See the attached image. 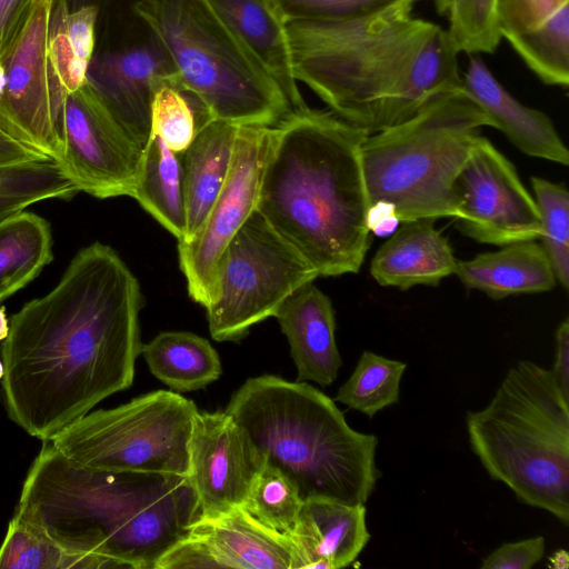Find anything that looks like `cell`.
I'll return each instance as SVG.
<instances>
[{
    "label": "cell",
    "mask_w": 569,
    "mask_h": 569,
    "mask_svg": "<svg viewBox=\"0 0 569 569\" xmlns=\"http://www.w3.org/2000/svg\"><path fill=\"white\" fill-rule=\"evenodd\" d=\"M239 126L213 120L181 152L186 207V237L191 239L204 222L221 191L232 162Z\"/></svg>",
    "instance_id": "cell-25"
},
{
    "label": "cell",
    "mask_w": 569,
    "mask_h": 569,
    "mask_svg": "<svg viewBox=\"0 0 569 569\" xmlns=\"http://www.w3.org/2000/svg\"><path fill=\"white\" fill-rule=\"evenodd\" d=\"M302 501L296 486L281 471L262 463L242 507L263 525L290 533Z\"/></svg>",
    "instance_id": "cell-36"
},
{
    "label": "cell",
    "mask_w": 569,
    "mask_h": 569,
    "mask_svg": "<svg viewBox=\"0 0 569 569\" xmlns=\"http://www.w3.org/2000/svg\"><path fill=\"white\" fill-rule=\"evenodd\" d=\"M436 4L448 19L447 31L459 53L496 51L502 39L498 27V0H436Z\"/></svg>",
    "instance_id": "cell-35"
},
{
    "label": "cell",
    "mask_w": 569,
    "mask_h": 569,
    "mask_svg": "<svg viewBox=\"0 0 569 569\" xmlns=\"http://www.w3.org/2000/svg\"><path fill=\"white\" fill-rule=\"evenodd\" d=\"M287 337L297 381L321 387L335 382L342 366L331 300L313 282L289 296L273 316Z\"/></svg>",
    "instance_id": "cell-19"
},
{
    "label": "cell",
    "mask_w": 569,
    "mask_h": 569,
    "mask_svg": "<svg viewBox=\"0 0 569 569\" xmlns=\"http://www.w3.org/2000/svg\"><path fill=\"white\" fill-rule=\"evenodd\" d=\"M56 162L96 198L133 197L142 150L87 81L66 96L58 119Z\"/></svg>",
    "instance_id": "cell-12"
},
{
    "label": "cell",
    "mask_w": 569,
    "mask_h": 569,
    "mask_svg": "<svg viewBox=\"0 0 569 569\" xmlns=\"http://www.w3.org/2000/svg\"><path fill=\"white\" fill-rule=\"evenodd\" d=\"M366 513L365 505L323 497L303 500L288 533L302 568L340 569L351 565L370 539Z\"/></svg>",
    "instance_id": "cell-21"
},
{
    "label": "cell",
    "mask_w": 569,
    "mask_h": 569,
    "mask_svg": "<svg viewBox=\"0 0 569 569\" xmlns=\"http://www.w3.org/2000/svg\"><path fill=\"white\" fill-rule=\"evenodd\" d=\"M368 136L309 107L272 127L256 210L319 276L357 273L368 252Z\"/></svg>",
    "instance_id": "cell-4"
},
{
    "label": "cell",
    "mask_w": 569,
    "mask_h": 569,
    "mask_svg": "<svg viewBox=\"0 0 569 569\" xmlns=\"http://www.w3.org/2000/svg\"><path fill=\"white\" fill-rule=\"evenodd\" d=\"M546 540L537 536L519 541L506 542L490 552L481 569H530L543 557Z\"/></svg>",
    "instance_id": "cell-38"
},
{
    "label": "cell",
    "mask_w": 569,
    "mask_h": 569,
    "mask_svg": "<svg viewBox=\"0 0 569 569\" xmlns=\"http://www.w3.org/2000/svg\"><path fill=\"white\" fill-rule=\"evenodd\" d=\"M193 568L302 569V563L288 533L263 525L241 506L199 515L154 566Z\"/></svg>",
    "instance_id": "cell-15"
},
{
    "label": "cell",
    "mask_w": 569,
    "mask_h": 569,
    "mask_svg": "<svg viewBox=\"0 0 569 569\" xmlns=\"http://www.w3.org/2000/svg\"><path fill=\"white\" fill-rule=\"evenodd\" d=\"M150 372L172 391L188 392L218 380L222 366L211 343L188 331H164L142 346Z\"/></svg>",
    "instance_id": "cell-26"
},
{
    "label": "cell",
    "mask_w": 569,
    "mask_h": 569,
    "mask_svg": "<svg viewBox=\"0 0 569 569\" xmlns=\"http://www.w3.org/2000/svg\"><path fill=\"white\" fill-rule=\"evenodd\" d=\"M462 91L523 153L569 164V153L552 121L543 112L517 100L479 57L469 59L462 76Z\"/></svg>",
    "instance_id": "cell-20"
},
{
    "label": "cell",
    "mask_w": 569,
    "mask_h": 569,
    "mask_svg": "<svg viewBox=\"0 0 569 569\" xmlns=\"http://www.w3.org/2000/svg\"><path fill=\"white\" fill-rule=\"evenodd\" d=\"M407 365L363 351L335 400L369 418L399 401L400 382Z\"/></svg>",
    "instance_id": "cell-33"
},
{
    "label": "cell",
    "mask_w": 569,
    "mask_h": 569,
    "mask_svg": "<svg viewBox=\"0 0 569 569\" xmlns=\"http://www.w3.org/2000/svg\"><path fill=\"white\" fill-rule=\"evenodd\" d=\"M174 73L169 57L150 39L140 44L94 54L87 81L129 137L143 149L151 133L153 87L160 78Z\"/></svg>",
    "instance_id": "cell-17"
},
{
    "label": "cell",
    "mask_w": 569,
    "mask_h": 569,
    "mask_svg": "<svg viewBox=\"0 0 569 569\" xmlns=\"http://www.w3.org/2000/svg\"><path fill=\"white\" fill-rule=\"evenodd\" d=\"M52 2L36 0L23 28L0 58V128L56 161L58 119L67 93L48 54Z\"/></svg>",
    "instance_id": "cell-11"
},
{
    "label": "cell",
    "mask_w": 569,
    "mask_h": 569,
    "mask_svg": "<svg viewBox=\"0 0 569 569\" xmlns=\"http://www.w3.org/2000/svg\"><path fill=\"white\" fill-rule=\"evenodd\" d=\"M3 375H4V366H3V362H2V360L0 358V380L2 379Z\"/></svg>",
    "instance_id": "cell-45"
},
{
    "label": "cell",
    "mask_w": 569,
    "mask_h": 569,
    "mask_svg": "<svg viewBox=\"0 0 569 569\" xmlns=\"http://www.w3.org/2000/svg\"><path fill=\"white\" fill-rule=\"evenodd\" d=\"M295 77L342 120L371 134L462 89L448 31L398 12L287 23Z\"/></svg>",
    "instance_id": "cell-2"
},
{
    "label": "cell",
    "mask_w": 569,
    "mask_h": 569,
    "mask_svg": "<svg viewBox=\"0 0 569 569\" xmlns=\"http://www.w3.org/2000/svg\"><path fill=\"white\" fill-rule=\"evenodd\" d=\"M455 192L457 229L477 242L505 246L539 239L540 216L513 164L479 136L461 168Z\"/></svg>",
    "instance_id": "cell-13"
},
{
    "label": "cell",
    "mask_w": 569,
    "mask_h": 569,
    "mask_svg": "<svg viewBox=\"0 0 569 569\" xmlns=\"http://www.w3.org/2000/svg\"><path fill=\"white\" fill-rule=\"evenodd\" d=\"M139 281L109 246L94 242L71 260L47 295L9 321L1 341V392L9 418L50 441L133 382L141 355Z\"/></svg>",
    "instance_id": "cell-1"
},
{
    "label": "cell",
    "mask_w": 569,
    "mask_h": 569,
    "mask_svg": "<svg viewBox=\"0 0 569 569\" xmlns=\"http://www.w3.org/2000/svg\"><path fill=\"white\" fill-rule=\"evenodd\" d=\"M98 8L86 4L70 9L69 0H53L48 37L51 68L68 94L87 82L94 56Z\"/></svg>",
    "instance_id": "cell-28"
},
{
    "label": "cell",
    "mask_w": 569,
    "mask_h": 569,
    "mask_svg": "<svg viewBox=\"0 0 569 569\" xmlns=\"http://www.w3.org/2000/svg\"><path fill=\"white\" fill-rule=\"evenodd\" d=\"M178 241L186 237L181 153L150 134L138 166L133 197Z\"/></svg>",
    "instance_id": "cell-27"
},
{
    "label": "cell",
    "mask_w": 569,
    "mask_h": 569,
    "mask_svg": "<svg viewBox=\"0 0 569 569\" xmlns=\"http://www.w3.org/2000/svg\"><path fill=\"white\" fill-rule=\"evenodd\" d=\"M551 373L562 395L569 399V320L567 318L556 331V352Z\"/></svg>",
    "instance_id": "cell-41"
},
{
    "label": "cell",
    "mask_w": 569,
    "mask_h": 569,
    "mask_svg": "<svg viewBox=\"0 0 569 569\" xmlns=\"http://www.w3.org/2000/svg\"><path fill=\"white\" fill-rule=\"evenodd\" d=\"M176 74L160 78L153 87L150 134L159 137L170 150L181 153L213 120L201 101L178 84Z\"/></svg>",
    "instance_id": "cell-30"
},
{
    "label": "cell",
    "mask_w": 569,
    "mask_h": 569,
    "mask_svg": "<svg viewBox=\"0 0 569 569\" xmlns=\"http://www.w3.org/2000/svg\"><path fill=\"white\" fill-rule=\"evenodd\" d=\"M188 455V478L200 516H214L243 506L263 463L244 431L226 411L198 410Z\"/></svg>",
    "instance_id": "cell-16"
},
{
    "label": "cell",
    "mask_w": 569,
    "mask_h": 569,
    "mask_svg": "<svg viewBox=\"0 0 569 569\" xmlns=\"http://www.w3.org/2000/svg\"><path fill=\"white\" fill-rule=\"evenodd\" d=\"M498 27L546 84H569V0H498Z\"/></svg>",
    "instance_id": "cell-18"
},
{
    "label": "cell",
    "mask_w": 569,
    "mask_h": 569,
    "mask_svg": "<svg viewBox=\"0 0 569 569\" xmlns=\"http://www.w3.org/2000/svg\"><path fill=\"white\" fill-rule=\"evenodd\" d=\"M488 126L489 118L461 89L369 134L361 148V162L370 203H393L401 222L456 220V179L481 128Z\"/></svg>",
    "instance_id": "cell-8"
},
{
    "label": "cell",
    "mask_w": 569,
    "mask_h": 569,
    "mask_svg": "<svg viewBox=\"0 0 569 569\" xmlns=\"http://www.w3.org/2000/svg\"><path fill=\"white\" fill-rule=\"evenodd\" d=\"M263 463L281 471L302 500L366 505L381 476L378 438L352 429L333 399L308 382L263 375L246 380L224 410Z\"/></svg>",
    "instance_id": "cell-5"
},
{
    "label": "cell",
    "mask_w": 569,
    "mask_h": 569,
    "mask_svg": "<svg viewBox=\"0 0 569 569\" xmlns=\"http://www.w3.org/2000/svg\"><path fill=\"white\" fill-rule=\"evenodd\" d=\"M272 127L239 126L226 182L198 232L178 241L179 266L189 297L203 308L210 300L226 247L256 211Z\"/></svg>",
    "instance_id": "cell-14"
},
{
    "label": "cell",
    "mask_w": 569,
    "mask_h": 569,
    "mask_svg": "<svg viewBox=\"0 0 569 569\" xmlns=\"http://www.w3.org/2000/svg\"><path fill=\"white\" fill-rule=\"evenodd\" d=\"M34 2L36 0H0V58L23 28Z\"/></svg>",
    "instance_id": "cell-39"
},
{
    "label": "cell",
    "mask_w": 569,
    "mask_h": 569,
    "mask_svg": "<svg viewBox=\"0 0 569 569\" xmlns=\"http://www.w3.org/2000/svg\"><path fill=\"white\" fill-rule=\"evenodd\" d=\"M41 152L24 146L0 128V167L48 159Z\"/></svg>",
    "instance_id": "cell-42"
},
{
    "label": "cell",
    "mask_w": 569,
    "mask_h": 569,
    "mask_svg": "<svg viewBox=\"0 0 569 569\" xmlns=\"http://www.w3.org/2000/svg\"><path fill=\"white\" fill-rule=\"evenodd\" d=\"M198 408L179 392L156 390L88 412L50 440L73 463L99 470L188 476Z\"/></svg>",
    "instance_id": "cell-9"
},
{
    "label": "cell",
    "mask_w": 569,
    "mask_h": 569,
    "mask_svg": "<svg viewBox=\"0 0 569 569\" xmlns=\"http://www.w3.org/2000/svg\"><path fill=\"white\" fill-rule=\"evenodd\" d=\"M400 223L393 203L378 200L369 204L366 213V226L369 232L379 238H387L397 231Z\"/></svg>",
    "instance_id": "cell-40"
},
{
    "label": "cell",
    "mask_w": 569,
    "mask_h": 569,
    "mask_svg": "<svg viewBox=\"0 0 569 569\" xmlns=\"http://www.w3.org/2000/svg\"><path fill=\"white\" fill-rule=\"evenodd\" d=\"M401 223L371 261L370 274L380 286L400 290L436 287L455 273L458 260L448 240L433 227L435 220Z\"/></svg>",
    "instance_id": "cell-22"
},
{
    "label": "cell",
    "mask_w": 569,
    "mask_h": 569,
    "mask_svg": "<svg viewBox=\"0 0 569 569\" xmlns=\"http://www.w3.org/2000/svg\"><path fill=\"white\" fill-rule=\"evenodd\" d=\"M114 569L102 558L71 552L18 516L8 525L0 546V569Z\"/></svg>",
    "instance_id": "cell-31"
},
{
    "label": "cell",
    "mask_w": 569,
    "mask_h": 569,
    "mask_svg": "<svg viewBox=\"0 0 569 569\" xmlns=\"http://www.w3.org/2000/svg\"><path fill=\"white\" fill-rule=\"evenodd\" d=\"M317 270L256 210L237 231L219 260L204 307L216 341H240L250 328L273 317Z\"/></svg>",
    "instance_id": "cell-10"
},
{
    "label": "cell",
    "mask_w": 569,
    "mask_h": 569,
    "mask_svg": "<svg viewBox=\"0 0 569 569\" xmlns=\"http://www.w3.org/2000/svg\"><path fill=\"white\" fill-rule=\"evenodd\" d=\"M282 20L353 21L411 12L419 0H272Z\"/></svg>",
    "instance_id": "cell-37"
},
{
    "label": "cell",
    "mask_w": 569,
    "mask_h": 569,
    "mask_svg": "<svg viewBox=\"0 0 569 569\" xmlns=\"http://www.w3.org/2000/svg\"><path fill=\"white\" fill-rule=\"evenodd\" d=\"M9 333V320L4 313V309L0 307V341H3Z\"/></svg>",
    "instance_id": "cell-44"
},
{
    "label": "cell",
    "mask_w": 569,
    "mask_h": 569,
    "mask_svg": "<svg viewBox=\"0 0 569 569\" xmlns=\"http://www.w3.org/2000/svg\"><path fill=\"white\" fill-rule=\"evenodd\" d=\"M466 429L487 473L516 498L569 523V399L551 373L521 360L490 402L468 411Z\"/></svg>",
    "instance_id": "cell-6"
},
{
    "label": "cell",
    "mask_w": 569,
    "mask_h": 569,
    "mask_svg": "<svg viewBox=\"0 0 569 569\" xmlns=\"http://www.w3.org/2000/svg\"><path fill=\"white\" fill-rule=\"evenodd\" d=\"M132 9L212 120L274 127L295 112L208 0H138Z\"/></svg>",
    "instance_id": "cell-7"
},
{
    "label": "cell",
    "mask_w": 569,
    "mask_h": 569,
    "mask_svg": "<svg viewBox=\"0 0 569 569\" xmlns=\"http://www.w3.org/2000/svg\"><path fill=\"white\" fill-rule=\"evenodd\" d=\"M279 86L295 112L306 109L295 77L287 23L272 0H208Z\"/></svg>",
    "instance_id": "cell-23"
},
{
    "label": "cell",
    "mask_w": 569,
    "mask_h": 569,
    "mask_svg": "<svg viewBox=\"0 0 569 569\" xmlns=\"http://www.w3.org/2000/svg\"><path fill=\"white\" fill-rule=\"evenodd\" d=\"M14 515L68 551L154 569L199 508L188 476L86 468L44 441Z\"/></svg>",
    "instance_id": "cell-3"
},
{
    "label": "cell",
    "mask_w": 569,
    "mask_h": 569,
    "mask_svg": "<svg viewBox=\"0 0 569 569\" xmlns=\"http://www.w3.org/2000/svg\"><path fill=\"white\" fill-rule=\"evenodd\" d=\"M455 274L465 287L497 300L549 291L557 281L543 248L536 240L505 244L497 251L458 261Z\"/></svg>",
    "instance_id": "cell-24"
},
{
    "label": "cell",
    "mask_w": 569,
    "mask_h": 569,
    "mask_svg": "<svg viewBox=\"0 0 569 569\" xmlns=\"http://www.w3.org/2000/svg\"><path fill=\"white\" fill-rule=\"evenodd\" d=\"M535 201L540 216L541 247L557 280L569 286V194L566 187L540 177L531 178Z\"/></svg>",
    "instance_id": "cell-34"
},
{
    "label": "cell",
    "mask_w": 569,
    "mask_h": 569,
    "mask_svg": "<svg viewBox=\"0 0 569 569\" xmlns=\"http://www.w3.org/2000/svg\"><path fill=\"white\" fill-rule=\"evenodd\" d=\"M78 191L51 158L0 167V222L32 203L69 199Z\"/></svg>",
    "instance_id": "cell-32"
},
{
    "label": "cell",
    "mask_w": 569,
    "mask_h": 569,
    "mask_svg": "<svg viewBox=\"0 0 569 569\" xmlns=\"http://www.w3.org/2000/svg\"><path fill=\"white\" fill-rule=\"evenodd\" d=\"M49 222L21 211L0 222V302L31 282L52 261Z\"/></svg>",
    "instance_id": "cell-29"
},
{
    "label": "cell",
    "mask_w": 569,
    "mask_h": 569,
    "mask_svg": "<svg viewBox=\"0 0 569 569\" xmlns=\"http://www.w3.org/2000/svg\"><path fill=\"white\" fill-rule=\"evenodd\" d=\"M569 555L566 550L560 549L557 550L552 557L549 559V567L555 569H566L568 568Z\"/></svg>",
    "instance_id": "cell-43"
}]
</instances>
